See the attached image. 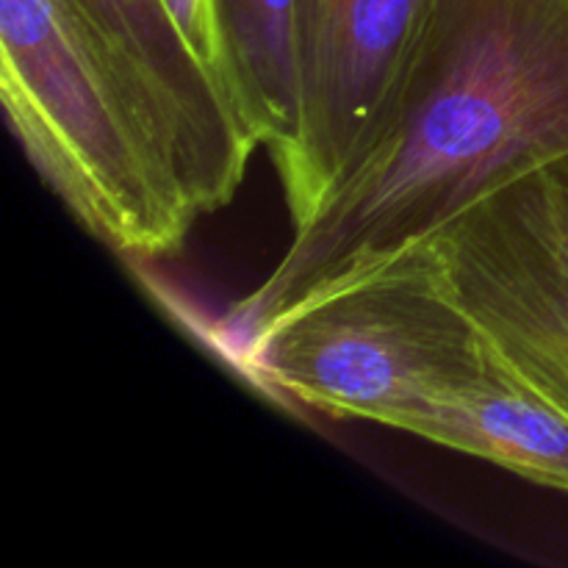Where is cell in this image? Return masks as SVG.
<instances>
[{
  "label": "cell",
  "instance_id": "8",
  "mask_svg": "<svg viewBox=\"0 0 568 568\" xmlns=\"http://www.w3.org/2000/svg\"><path fill=\"white\" fill-rule=\"evenodd\" d=\"M211 28L227 98L283 170L303 131L300 0H211Z\"/></svg>",
  "mask_w": 568,
  "mask_h": 568
},
{
  "label": "cell",
  "instance_id": "9",
  "mask_svg": "<svg viewBox=\"0 0 568 568\" xmlns=\"http://www.w3.org/2000/svg\"><path fill=\"white\" fill-rule=\"evenodd\" d=\"M166 6L172 9L175 20L181 22L186 37L192 39L194 48L203 53V59L209 61L211 70L216 72L214 28H211V0H166ZM216 78H220V72H216Z\"/></svg>",
  "mask_w": 568,
  "mask_h": 568
},
{
  "label": "cell",
  "instance_id": "5",
  "mask_svg": "<svg viewBox=\"0 0 568 568\" xmlns=\"http://www.w3.org/2000/svg\"><path fill=\"white\" fill-rule=\"evenodd\" d=\"M438 0H300L303 131L277 170L294 231L369 159Z\"/></svg>",
  "mask_w": 568,
  "mask_h": 568
},
{
  "label": "cell",
  "instance_id": "4",
  "mask_svg": "<svg viewBox=\"0 0 568 568\" xmlns=\"http://www.w3.org/2000/svg\"><path fill=\"white\" fill-rule=\"evenodd\" d=\"M427 244L488 349L568 416V153L503 183Z\"/></svg>",
  "mask_w": 568,
  "mask_h": 568
},
{
  "label": "cell",
  "instance_id": "1",
  "mask_svg": "<svg viewBox=\"0 0 568 568\" xmlns=\"http://www.w3.org/2000/svg\"><path fill=\"white\" fill-rule=\"evenodd\" d=\"M564 153L568 0H438L381 142L294 231L236 320L258 338Z\"/></svg>",
  "mask_w": 568,
  "mask_h": 568
},
{
  "label": "cell",
  "instance_id": "3",
  "mask_svg": "<svg viewBox=\"0 0 568 568\" xmlns=\"http://www.w3.org/2000/svg\"><path fill=\"white\" fill-rule=\"evenodd\" d=\"M270 381L336 419L399 422L488 358L430 244L336 288L253 338Z\"/></svg>",
  "mask_w": 568,
  "mask_h": 568
},
{
  "label": "cell",
  "instance_id": "7",
  "mask_svg": "<svg viewBox=\"0 0 568 568\" xmlns=\"http://www.w3.org/2000/svg\"><path fill=\"white\" fill-rule=\"evenodd\" d=\"M397 430L568 494V416L491 349L480 369L416 405Z\"/></svg>",
  "mask_w": 568,
  "mask_h": 568
},
{
  "label": "cell",
  "instance_id": "2",
  "mask_svg": "<svg viewBox=\"0 0 568 568\" xmlns=\"http://www.w3.org/2000/svg\"><path fill=\"white\" fill-rule=\"evenodd\" d=\"M0 98L78 225L136 258L181 247L200 214L175 133L72 0H0Z\"/></svg>",
  "mask_w": 568,
  "mask_h": 568
},
{
  "label": "cell",
  "instance_id": "6",
  "mask_svg": "<svg viewBox=\"0 0 568 568\" xmlns=\"http://www.w3.org/2000/svg\"><path fill=\"white\" fill-rule=\"evenodd\" d=\"M72 3L170 122L197 214H214L231 203L258 142L166 0Z\"/></svg>",
  "mask_w": 568,
  "mask_h": 568
}]
</instances>
